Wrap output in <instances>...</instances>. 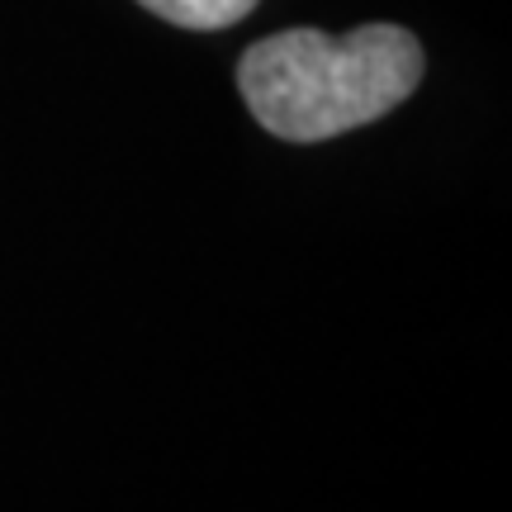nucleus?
Wrapping results in <instances>:
<instances>
[{
    "mask_svg": "<svg viewBox=\"0 0 512 512\" xmlns=\"http://www.w3.org/2000/svg\"><path fill=\"white\" fill-rule=\"evenodd\" d=\"M422 72V43L399 24H361L342 38L285 29L242 53L238 91L266 133L285 143H323L399 110Z\"/></svg>",
    "mask_w": 512,
    "mask_h": 512,
    "instance_id": "obj_1",
    "label": "nucleus"
},
{
    "mask_svg": "<svg viewBox=\"0 0 512 512\" xmlns=\"http://www.w3.org/2000/svg\"><path fill=\"white\" fill-rule=\"evenodd\" d=\"M143 10H152L166 24H181V29H195V34H214V29H228L256 10V0H138Z\"/></svg>",
    "mask_w": 512,
    "mask_h": 512,
    "instance_id": "obj_2",
    "label": "nucleus"
}]
</instances>
